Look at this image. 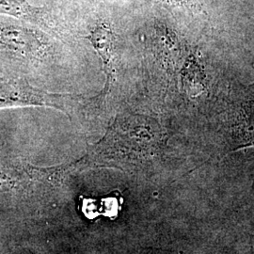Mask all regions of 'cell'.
<instances>
[{
	"label": "cell",
	"mask_w": 254,
	"mask_h": 254,
	"mask_svg": "<svg viewBox=\"0 0 254 254\" xmlns=\"http://www.w3.org/2000/svg\"><path fill=\"white\" fill-rule=\"evenodd\" d=\"M166 141V133L153 118L137 114H118L104 137L93 146L98 159L129 162L156 154Z\"/></svg>",
	"instance_id": "6da1fadb"
},
{
	"label": "cell",
	"mask_w": 254,
	"mask_h": 254,
	"mask_svg": "<svg viewBox=\"0 0 254 254\" xmlns=\"http://www.w3.org/2000/svg\"><path fill=\"white\" fill-rule=\"evenodd\" d=\"M0 55L18 62L43 63L52 57L53 46L37 28L0 21Z\"/></svg>",
	"instance_id": "7a4b0ae2"
},
{
	"label": "cell",
	"mask_w": 254,
	"mask_h": 254,
	"mask_svg": "<svg viewBox=\"0 0 254 254\" xmlns=\"http://www.w3.org/2000/svg\"><path fill=\"white\" fill-rule=\"evenodd\" d=\"M78 97L71 94L51 93L31 86L23 79L0 77V109L16 107H41L60 110L67 116L68 109Z\"/></svg>",
	"instance_id": "3957f363"
},
{
	"label": "cell",
	"mask_w": 254,
	"mask_h": 254,
	"mask_svg": "<svg viewBox=\"0 0 254 254\" xmlns=\"http://www.w3.org/2000/svg\"><path fill=\"white\" fill-rule=\"evenodd\" d=\"M226 142L230 152L254 147V83L243 90L236 100Z\"/></svg>",
	"instance_id": "277c9868"
},
{
	"label": "cell",
	"mask_w": 254,
	"mask_h": 254,
	"mask_svg": "<svg viewBox=\"0 0 254 254\" xmlns=\"http://www.w3.org/2000/svg\"><path fill=\"white\" fill-rule=\"evenodd\" d=\"M87 39L98 55L106 76L104 93L111 90L117 72V37L109 23L100 21L92 26Z\"/></svg>",
	"instance_id": "5b68a950"
},
{
	"label": "cell",
	"mask_w": 254,
	"mask_h": 254,
	"mask_svg": "<svg viewBox=\"0 0 254 254\" xmlns=\"http://www.w3.org/2000/svg\"><path fill=\"white\" fill-rule=\"evenodd\" d=\"M0 14L25 21L50 31H59L58 25L48 11L30 5L26 0H0Z\"/></svg>",
	"instance_id": "8992f818"
},
{
	"label": "cell",
	"mask_w": 254,
	"mask_h": 254,
	"mask_svg": "<svg viewBox=\"0 0 254 254\" xmlns=\"http://www.w3.org/2000/svg\"><path fill=\"white\" fill-rule=\"evenodd\" d=\"M244 254H254V223H250L245 233Z\"/></svg>",
	"instance_id": "52a82bcc"
},
{
	"label": "cell",
	"mask_w": 254,
	"mask_h": 254,
	"mask_svg": "<svg viewBox=\"0 0 254 254\" xmlns=\"http://www.w3.org/2000/svg\"><path fill=\"white\" fill-rule=\"evenodd\" d=\"M163 2H167L169 4H173V5H183V4H187L191 0H161Z\"/></svg>",
	"instance_id": "ba28073f"
}]
</instances>
